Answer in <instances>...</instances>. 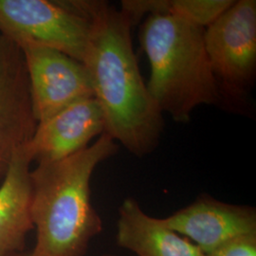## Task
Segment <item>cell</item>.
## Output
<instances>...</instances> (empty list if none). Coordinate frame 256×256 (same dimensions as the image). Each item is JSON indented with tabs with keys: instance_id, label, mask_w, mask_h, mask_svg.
Instances as JSON below:
<instances>
[{
	"instance_id": "obj_1",
	"label": "cell",
	"mask_w": 256,
	"mask_h": 256,
	"mask_svg": "<svg viewBox=\"0 0 256 256\" xmlns=\"http://www.w3.org/2000/svg\"><path fill=\"white\" fill-rule=\"evenodd\" d=\"M90 20V38L82 63L101 108L106 132L129 153L144 156L155 150L164 128L140 74L128 16L101 1H79Z\"/></svg>"
},
{
	"instance_id": "obj_2",
	"label": "cell",
	"mask_w": 256,
	"mask_h": 256,
	"mask_svg": "<svg viewBox=\"0 0 256 256\" xmlns=\"http://www.w3.org/2000/svg\"><path fill=\"white\" fill-rule=\"evenodd\" d=\"M118 152L104 133L74 155L40 162L30 171L32 218L36 230L32 256H84L92 239L102 232L94 209L90 180L98 165Z\"/></svg>"
},
{
	"instance_id": "obj_3",
	"label": "cell",
	"mask_w": 256,
	"mask_h": 256,
	"mask_svg": "<svg viewBox=\"0 0 256 256\" xmlns=\"http://www.w3.org/2000/svg\"><path fill=\"white\" fill-rule=\"evenodd\" d=\"M204 30L172 14L148 16L140 30L151 68L147 88L162 113L176 122H188L200 106L223 102L204 46Z\"/></svg>"
},
{
	"instance_id": "obj_4",
	"label": "cell",
	"mask_w": 256,
	"mask_h": 256,
	"mask_svg": "<svg viewBox=\"0 0 256 256\" xmlns=\"http://www.w3.org/2000/svg\"><path fill=\"white\" fill-rule=\"evenodd\" d=\"M222 102H246L256 74V1L238 0L204 30Z\"/></svg>"
},
{
	"instance_id": "obj_5",
	"label": "cell",
	"mask_w": 256,
	"mask_h": 256,
	"mask_svg": "<svg viewBox=\"0 0 256 256\" xmlns=\"http://www.w3.org/2000/svg\"><path fill=\"white\" fill-rule=\"evenodd\" d=\"M90 20L79 1L0 0V34L60 50L82 63Z\"/></svg>"
},
{
	"instance_id": "obj_6",
	"label": "cell",
	"mask_w": 256,
	"mask_h": 256,
	"mask_svg": "<svg viewBox=\"0 0 256 256\" xmlns=\"http://www.w3.org/2000/svg\"><path fill=\"white\" fill-rule=\"evenodd\" d=\"M18 45L25 60L37 124L76 102L94 97L82 63L50 46L28 42Z\"/></svg>"
},
{
	"instance_id": "obj_7",
	"label": "cell",
	"mask_w": 256,
	"mask_h": 256,
	"mask_svg": "<svg viewBox=\"0 0 256 256\" xmlns=\"http://www.w3.org/2000/svg\"><path fill=\"white\" fill-rule=\"evenodd\" d=\"M36 126L22 50L0 34V180L14 154L30 140Z\"/></svg>"
},
{
	"instance_id": "obj_8",
	"label": "cell",
	"mask_w": 256,
	"mask_h": 256,
	"mask_svg": "<svg viewBox=\"0 0 256 256\" xmlns=\"http://www.w3.org/2000/svg\"><path fill=\"white\" fill-rule=\"evenodd\" d=\"M162 220L206 256L232 238L256 234V208L220 202L209 194L200 196Z\"/></svg>"
},
{
	"instance_id": "obj_9",
	"label": "cell",
	"mask_w": 256,
	"mask_h": 256,
	"mask_svg": "<svg viewBox=\"0 0 256 256\" xmlns=\"http://www.w3.org/2000/svg\"><path fill=\"white\" fill-rule=\"evenodd\" d=\"M106 132L101 108L94 97L82 99L37 124L24 149L32 162H54L88 146Z\"/></svg>"
},
{
	"instance_id": "obj_10",
	"label": "cell",
	"mask_w": 256,
	"mask_h": 256,
	"mask_svg": "<svg viewBox=\"0 0 256 256\" xmlns=\"http://www.w3.org/2000/svg\"><path fill=\"white\" fill-rule=\"evenodd\" d=\"M117 245L137 256H206L189 239L149 216L138 202L129 198L119 208Z\"/></svg>"
},
{
	"instance_id": "obj_11",
	"label": "cell",
	"mask_w": 256,
	"mask_h": 256,
	"mask_svg": "<svg viewBox=\"0 0 256 256\" xmlns=\"http://www.w3.org/2000/svg\"><path fill=\"white\" fill-rule=\"evenodd\" d=\"M30 158L24 147L12 160L0 186V256L22 252L34 229L32 218Z\"/></svg>"
},
{
	"instance_id": "obj_12",
	"label": "cell",
	"mask_w": 256,
	"mask_h": 256,
	"mask_svg": "<svg viewBox=\"0 0 256 256\" xmlns=\"http://www.w3.org/2000/svg\"><path fill=\"white\" fill-rule=\"evenodd\" d=\"M234 3L232 0H164V14L206 28Z\"/></svg>"
},
{
	"instance_id": "obj_13",
	"label": "cell",
	"mask_w": 256,
	"mask_h": 256,
	"mask_svg": "<svg viewBox=\"0 0 256 256\" xmlns=\"http://www.w3.org/2000/svg\"><path fill=\"white\" fill-rule=\"evenodd\" d=\"M208 256H256V234L232 238Z\"/></svg>"
},
{
	"instance_id": "obj_14",
	"label": "cell",
	"mask_w": 256,
	"mask_h": 256,
	"mask_svg": "<svg viewBox=\"0 0 256 256\" xmlns=\"http://www.w3.org/2000/svg\"><path fill=\"white\" fill-rule=\"evenodd\" d=\"M32 256L30 254H30H24V252H18V254H10V256Z\"/></svg>"
},
{
	"instance_id": "obj_15",
	"label": "cell",
	"mask_w": 256,
	"mask_h": 256,
	"mask_svg": "<svg viewBox=\"0 0 256 256\" xmlns=\"http://www.w3.org/2000/svg\"><path fill=\"white\" fill-rule=\"evenodd\" d=\"M116 256V254H104V256Z\"/></svg>"
}]
</instances>
